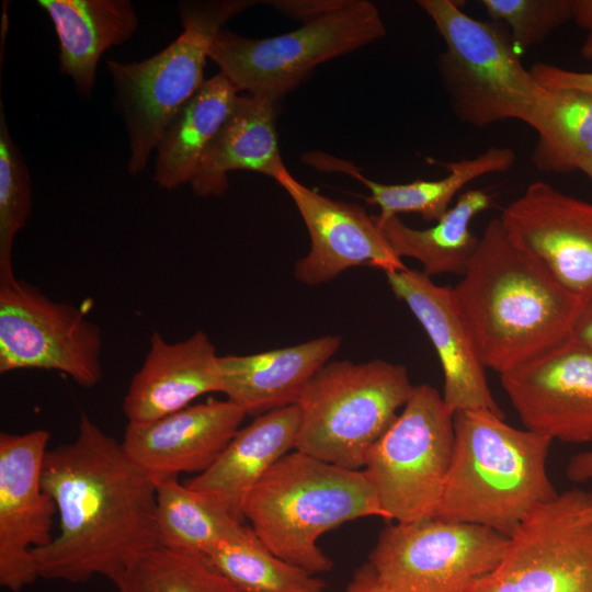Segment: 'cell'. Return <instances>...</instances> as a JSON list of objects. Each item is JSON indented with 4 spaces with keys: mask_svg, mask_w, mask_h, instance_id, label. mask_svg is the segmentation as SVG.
Segmentation results:
<instances>
[{
    "mask_svg": "<svg viewBox=\"0 0 592 592\" xmlns=\"http://www.w3.org/2000/svg\"><path fill=\"white\" fill-rule=\"evenodd\" d=\"M42 485L55 502L59 533L32 550L39 578L114 582L158 546L156 485L86 412L76 440L46 453Z\"/></svg>",
    "mask_w": 592,
    "mask_h": 592,
    "instance_id": "1",
    "label": "cell"
},
{
    "mask_svg": "<svg viewBox=\"0 0 592 592\" xmlns=\"http://www.w3.org/2000/svg\"><path fill=\"white\" fill-rule=\"evenodd\" d=\"M453 292L483 366L499 375L568 340L582 304L499 217L486 226Z\"/></svg>",
    "mask_w": 592,
    "mask_h": 592,
    "instance_id": "2",
    "label": "cell"
},
{
    "mask_svg": "<svg viewBox=\"0 0 592 592\" xmlns=\"http://www.w3.org/2000/svg\"><path fill=\"white\" fill-rule=\"evenodd\" d=\"M489 410L454 413V449L435 516L512 536L559 493L546 468L553 440Z\"/></svg>",
    "mask_w": 592,
    "mask_h": 592,
    "instance_id": "3",
    "label": "cell"
},
{
    "mask_svg": "<svg viewBox=\"0 0 592 592\" xmlns=\"http://www.w3.org/2000/svg\"><path fill=\"white\" fill-rule=\"evenodd\" d=\"M242 516L270 551L312 574L333 568L317 545L326 532L361 517L387 520L364 470L339 467L296 449L252 488Z\"/></svg>",
    "mask_w": 592,
    "mask_h": 592,
    "instance_id": "4",
    "label": "cell"
},
{
    "mask_svg": "<svg viewBox=\"0 0 592 592\" xmlns=\"http://www.w3.org/2000/svg\"><path fill=\"white\" fill-rule=\"evenodd\" d=\"M445 43L439 73L455 116L478 128L519 119L536 130L550 91L521 62L501 23L466 14L455 0H418Z\"/></svg>",
    "mask_w": 592,
    "mask_h": 592,
    "instance_id": "5",
    "label": "cell"
},
{
    "mask_svg": "<svg viewBox=\"0 0 592 592\" xmlns=\"http://www.w3.org/2000/svg\"><path fill=\"white\" fill-rule=\"evenodd\" d=\"M258 1H180L182 34L155 56L136 62L106 61L128 134L127 172L147 166L167 126L206 81L209 46L232 16Z\"/></svg>",
    "mask_w": 592,
    "mask_h": 592,
    "instance_id": "6",
    "label": "cell"
},
{
    "mask_svg": "<svg viewBox=\"0 0 592 592\" xmlns=\"http://www.w3.org/2000/svg\"><path fill=\"white\" fill-rule=\"evenodd\" d=\"M413 389L401 364L380 358L328 362L297 401L295 449L339 467L360 469Z\"/></svg>",
    "mask_w": 592,
    "mask_h": 592,
    "instance_id": "7",
    "label": "cell"
},
{
    "mask_svg": "<svg viewBox=\"0 0 592 592\" xmlns=\"http://www.w3.org/2000/svg\"><path fill=\"white\" fill-rule=\"evenodd\" d=\"M385 35L375 4L343 0L327 14L274 37L249 38L221 29L209 46L208 58L239 92L276 104L320 64Z\"/></svg>",
    "mask_w": 592,
    "mask_h": 592,
    "instance_id": "8",
    "label": "cell"
},
{
    "mask_svg": "<svg viewBox=\"0 0 592 592\" xmlns=\"http://www.w3.org/2000/svg\"><path fill=\"white\" fill-rule=\"evenodd\" d=\"M454 414L433 386H414L409 400L371 446L364 473L388 521L435 516L454 449Z\"/></svg>",
    "mask_w": 592,
    "mask_h": 592,
    "instance_id": "9",
    "label": "cell"
},
{
    "mask_svg": "<svg viewBox=\"0 0 592 592\" xmlns=\"http://www.w3.org/2000/svg\"><path fill=\"white\" fill-rule=\"evenodd\" d=\"M510 536L437 516L386 526L368 555L392 592H465L502 561Z\"/></svg>",
    "mask_w": 592,
    "mask_h": 592,
    "instance_id": "10",
    "label": "cell"
},
{
    "mask_svg": "<svg viewBox=\"0 0 592 592\" xmlns=\"http://www.w3.org/2000/svg\"><path fill=\"white\" fill-rule=\"evenodd\" d=\"M465 592H592V506L567 490L535 510L510 537L496 569Z\"/></svg>",
    "mask_w": 592,
    "mask_h": 592,
    "instance_id": "11",
    "label": "cell"
},
{
    "mask_svg": "<svg viewBox=\"0 0 592 592\" xmlns=\"http://www.w3.org/2000/svg\"><path fill=\"white\" fill-rule=\"evenodd\" d=\"M99 326L16 277L0 283V373L57 371L91 388L103 376Z\"/></svg>",
    "mask_w": 592,
    "mask_h": 592,
    "instance_id": "12",
    "label": "cell"
},
{
    "mask_svg": "<svg viewBox=\"0 0 592 592\" xmlns=\"http://www.w3.org/2000/svg\"><path fill=\"white\" fill-rule=\"evenodd\" d=\"M49 433H0V584L20 592L38 579L33 549L48 545L54 500L42 485Z\"/></svg>",
    "mask_w": 592,
    "mask_h": 592,
    "instance_id": "13",
    "label": "cell"
},
{
    "mask_svg": "<svg viewBox=\"0 0 592 592\" xmlns=\"http://www.w3.org/2000/svg\"><path fill=\"white\" fill-rule=\"evenodd\" d=\"M525 429L566 443H592V349L566 340L500 375Z\"/></svg>",
    "mask_w": 592,
    "mask_h": 592,
    "instance_id": "14",
    "label": "cell"
},
{
    "mask_svg": "<svg viewBox=\"0 0 592 592\" xmlns=\"http://www.w3.org/2000/svg\"><path fill=\"white\" fill-rule=\"evenodd\" d=\"M499 218L563 288L582 301L592 297V203L536 181Z\"/></svg>",
    "mask_w": 592,
    "mask_h": 592,
    "instance_id": "15",
    "label": "cell"
},
{
    "mask_svg": "<svg viewBox=\"0 0 592 592\" xmlns=\"http://www.w3.org/2000/svg\"><path fill=\"white\" fill-rule=\"evenodd\" d=\"M275 182L295 203L310 237L308 253L294 265L297 281L317 286L353 266L365 265L384 272L407 267L374 216L362 206L321 195L295 180L288 170Z\"/></svg>",
    "mask_w": 592,
    "mask_h": 592,
    "instance_id": "16",
    "label": "cell"
},
{
    "mask_svg": "<svg viewBox=\"0 0 592 592\" xmlns=\"http://www.w3.org/2000/svg\"><path fill=\"white\" fill-rule=\"evenodd\" d=\"M385 275L394 295L408 306L434 346L443 371L446 408L453 414L485 409L504 418L453 287L437 285L422 271L408 267Z\"/></svg>",
    "mask_w": 592,
    "mask_h": 592,
    "instance_id": "17",
    "label": "cell"
},
{
    "mask_svg": "<svg viewBox=\"0 0 592 592\" xmlns=\"http://www.w3.org/2000/svg\"><path fill=\"white\" fill-rule=\"evenodd\" d=\"M247 414L230 400H213L143 424L127 423L122 446L155 485L208 469Z\"/></svg>",
    "mask_w": 592,
    "mask_h": 592,
    "instance_id": "18",
    "label": "cell"
},
{
    "mask_svg": "<svg viewBox=\"0 0 592 592\" xmlns=\"http://www.w3.org/2000/svg\"><path fill=\"white\" fill-rule=\"evenodd\" d=\"M149 343L123 400L128 423L152 422L189 407L205 394L223 391L219 356L204 331L174 343L153 331Z\"/></svg>",
    "mask_w": 592,
    "mask_h": 592,
    "instance_id": "19",
    "label": "cell"
},
{
    "mask_svg": "<svg viewBox=\"0 0 592 592\" xmlns=\"http://www.w3.org/2000/svg\"><path fill=\"white\" fill-rule=\"evenodd\" d=\"M341 342L340 335L329 334L255 354L219 356L221 392L254 417L295 405Z\"/></svg>",
    "mask_w": 592,
    "mask_h": 592,
    "instance_id": "20",
    "label": "cell"
},
{
    "mask_svg": "<svg viewBox=\"0 0 592 592\" xmlns=\"http://www.w3.org/2000/svg\"><path fill=\"white\" fill-rule=\"evenodd\" d=\"M297 403L255 417L239 429L215 463L186 486L221 501L242 522L247 496L282 457L295 449Z\"/></svg>",
    "mask_w": 592,
    "mask_h": 592,
    "instance_id": "21",
    "label": "cell"
},
{
    "mask_svg": "<svg viewBox=\"0 0 592 592\" xmlns=\"http://www.w3.org/2000/svg\"><path fill=\"white\" fill-rule=\"evenodd\" d=\"M275 105L263 98L239 94L190 183L196 196L223 195L231 171L258 172L274 181L287 171L278 148Z\"/></svg>",
    "mask_w": 592,
    "mask_h": 592,
    "instance_id": "22",
    "label": "cell"
},
{
    "mask_svg": "<svg viewBox=\"0 0 592 592\" xmlns=\"http://www.w3.org/2000/svg\"><path fill=\"white\" fill-rule=\"evenodd\" d=\"M516 155L509 147L492 146L471 159L436 162L448 171L439 180H414L405 184H383L365 177L350 160L312 151L301 156L304 163L322 172H339L361 182L369 191L367 204L379 207V216L415 213L424 220L437 221L448 209L456 193L473 180L489 173L505 172L515 162Z\"/></svg>",
    "mask_w": 592,
    "mask_h": 592,
    "instance_id": "23",
    "label": "cell"
},
{
    "mask_svg": "<svg viewBox=\"0 0 592 592\" xmlns=\"http://www.w3.org/2000/svg\"><path fill=\"white\" fill-rule=\"evenodd\" d=\"M59 41V65L77 91L89 96L102 54L128 41L138 26L129 0H38Z\"/></svg>",
    "mask_w": 592,
    "mask_h": 592,
    "instance_id": "24",
    "label": "cell"
},
{
    "mask_svg": "<svg viewBox=\"0 0 592 592\" xmlns=\"http://www.w3.org/2000/svg\"><path fill=\"white\" fill-rule=\"evenodd\" d=\"M238 96V89L219 71L178 111L156 148L153 181L160 187L170 191L191 183Z\"/></svg>",
    "mask_w": 592,
    "mask_h": 592,
    "instance_id": "25",
    "label": "cell"
},
{
    "mask_svg": "<svg viewBox=\"0 0 592 592\" xmlns=\"http://www.w3.org/2000/svg\"><path fill=\"white\" fill-rule=\"evenodd\" d=\"M493 198L486 190L475 189L462 193L434 226L414 229L398 216L374 219L400 258H412L422 264L429 276L453 273L463 275L473 259L479 238L470 229V221L491 207Z\"/></svg>",
    "mask_w": 592,
    "mask_h": 592,
    "instance_id": "26",
    "label": "cell"
},
{
    "mask_svg": "<svg viewBox=\"0 0 592 592\" xmlns=\"http://www.w3.org/2000/svg\"><path fill=\"white\" fill-rule=\"evenodd\" d=\"M158 546L208 556L240 535L246 525L221 501L181 485L178 478L156 485Z\"/></svg>",
    "mask_w": 592,
    "mask_h": 592,
    "instance_id": "27",
    "label": "cell"
},
{
    "mask_svg": "<svg viewBox=\"0 0 592 592\" xmlns=\"http://www.w3.org/2000/svg\"><path fill=\"white\" fill-rule=\"evenodd\" d=\"M549 91L532 162L543 172H572L592 155V94L573 89Z\"/></svg>",
    "mask_w": 592,
    "mask_h": 592,
    "instance_id": "28",
    "label": "cell"
},
{
    "mask_svg": "<svg viewBox=\"0 0 592 592\" xmlns=\"http://www.w3.org/2000/svg\"><path fill=\"white\" fill-rule=\"evenodd\" d=\"M210 563L241 592H325L326 583L270 551L250 526L208 556Z\"/></svg>",
    "mask_w": 592,
    "mask_h": 592,
    "instance_id": "29",
    "label": "cell"
},
{
    "mask_svg": "<svg viewBox=\"0 0 592 592\" xmlns=\"http://www.w3.org/2000/svg\"><path fill=\"white\" fill-rule=\"evenodd\" d=\"M118 592H241L200 554L157 546L114 582Z\"/></svg>",
    "mask_w": 592,
    "mask_h": 592,
    "instance_id": "30",
    "label": "cell"
},
{
    "mask_svg": "<svg viewBox=\"0 0 592 592\" xmlns=\"http://www.w3.org/2000/svg\"><path fill=\"white\" fill-rule=\"evenodd\" d=\"M32 213L31 175L8 129L0 103V283L15 278L12 250L15 236Z\"/></svg>",
    "mask_w": 592,
    "mask_h": 592,
    "instance_id": "31",
    "label": "cell"
},
{
    "mask_svg": "<svg viewBox=\"0 0 592 592\" xmlns=\"http://www.w3.org/2000/svg\"><path fill=\"white\" fill-rule=\"evenodd\" d=\"M480 3L491 21L509 26L520 53L542 43L572 20V0H481Z\"/></svg>",
    "mask_w": 592,
    "mask_h": 592,
    "instance_id": "32",
    "label": "cell"
},
{
    "mask_svg": "<svg viewBox=\"0 0 592 592\" xmlns=\"http://www.w3.org/2000/svg\"><path fill=\"white\" fill-rule=\"evenodd\" d=\"M530 71L548 90L573 89L592 94V71H573L545 62L534 64Z\"/></svg>",
    "mask_w": 592,
    "mask_h": 592,
    "instance_id": "33",
    "label": "cell"
},
{
    "mask_svg": "<svg viewBox=\"0 0 592 592\" xmlns=\"http://www.w3.org/2000/svg\"><path fill=\"white\" fill-rule=\"evenodd\" d=\"M343 0H272L265 1L281 13L304 23L314 21L337 9Z\"/></svg>",
    "mask_w": 592,
    "mask_h": 592,
    "instance_id": "34",
    "label": "cell"
},
{
    "mask_svg": "<svg viewBox=\"0 0 592 592\" xmlns=\"http://www.w3.org/2000/svg\"><path fill=\"white\" fill-rule=\"evenodd\" d=\"M572 21L587 32L581 55L592 60V0H572Z\"/></svg>",
    "mask_w": 592,
    "mask_h": 592,
    "instance_id": "35",
    "label": "cell"
},
{
    "mask_svg": "<svg viewBox=\"0 0 592 592\" xmlns=\"http://www.w3.org/2000/svg\"><path fill=\"white\" fill-rule=\"evenodd\" d=\"M343 592H392L377 578L368 562L355 569Z\"/></svg>",
    "mask_w": 592,
    "mask_h": 592,
    "instance_id": "36",
    "label": "cell"
},
{
    "mask_svg": "<svg viewBox=\"0 0 592 592\" xmlns=\"http://www.w3.org/2000/svg\"><path fill=\"white\" fill-rule=\"evenodd\" d=\"M569 339L592 349V297L582 301Z\"/></svg>",
    "mask_w": 592,
    "mask_h": 592,
    "instance_id": "37",
    "label": "cell"
},
{
    "mask_svg": "<svg viewBox=\"0 0 592 592\" xmlns=\"http://www.w3.org/2000/svg\"><path fill=\"white\" fill-rule=\"evenodd\" d=\"M566 477L574 483L592 481V448L577 453L569 459Z\"/></svg>",
    "mask_w": 592,
    "mask_h": 592,
    "instance_id": "38",
    "label": "cell"
},
{
    "mask_svg": "<svg viewBox=\"0 0 592 592\" xmlns=\"http://www.w3.org/2000/svg\"><path fill=\"white\" fill-rule=\"evenodd\" d=\"M579 170L592 180V155L582 162Z\"/></svg>",
    "mask_w": 592,
    "mask_h": 592,
    "instance_id": "39",
    "label": "cell"
},
{
    "mask_svg": "<svg viewBox=\"0 0 592 592\" xmlns=\"http://www.w3.org/2000/svg\"><path fill=\"white\" fill-rule=\"evenodd\" d=\"M587 494H588V499L590 501V504L592 506V485H591V488L587 491Z\"/></svg>",
    "mask_w": 592,
    "mask_h": 592,
    "instance_id": "40",
    "label": "cell"
}]
</instances>
